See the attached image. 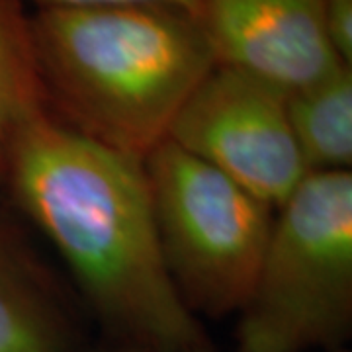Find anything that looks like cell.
<instances>
[{
  "label": "cell",
  "instance_id": "52a82bcc",
  "mask_svg": "<svg viewBox=\"0 0 352 352\" xmlns=\"http://www.w3.org/2000/svg\"><path fill=\"white\" fill-rule=\"evenodd\" d=\"M63 292L22 233L0 217V352H75Z\"/></svg>",
  "mask_w": 352,
  "mask_h": 352
},
{
  "label": "cell",
  "instance_id": "5b68a950",
  "mask_svg": "<svg viewBox=\"0 0 352 352\" xmlns=\"http://www.w3.org/2000/svg\"><path fill=\"white\" fill-rule=\"evenodd\" d=\"M166 139L270 208H280L309 175L289 127L286 94L223 65L194 90Z\"/></svg>",
  "mask_w": 352,
  "mask_h": 352
},
{
  "label": "cell",
  "instance_id": "ba28073f",
  "mask_svg": "<svg viewBox=\"0 0 352 352\" xmlns=\"http://www.w3.org/2000/svg\"><path fill=\"white\" fill-rule=\"evenodd\" d=\"M286 112L309 175L351 170L352 67L286 94Z\"/></svg>",
  "mask_w": 352,
  "mask_h": 352
},
{
  "label": "cell",
  "instance_id": "30bf717a",
  "mask_svg": "<svg viewBox=\"0 0 352 352\" xmlns=\"http://www.w3.org/2000/svg\"><path fill=\"white\" fill-rule=\"evenodd\" d=\"M321 10L331 47L352 67V0H321Z\"/></svg>",
  "mask_w": 352,
  "mask_h": 352
},
{
  "label": "cell",
  "instance_id": "3957f363",
  "mask_svg": "<svg viewBox=\"0 0 352 352\" xmlns=\"http://www.w3.org/2000/svg\"><path fill=\"white\" fill-rule=\"evenodd\" d=\"M278 210L237 352L340 351L352 331L351 170L307 175Z\"/></svg>",
  "mask_w": 352,
  "mask_h": 352
},
{
  "label": "cell",
  "instance_id": "8fae6325",
  "mask_svg": "<svg viewBox=\"0 0 352 352\" xmlns=\"http://www.w3.org/2000/svg\"><path fill=\"white\" fill-rule=\"evenodd\" d=\"M38 8H90V6H116V4H170L198 14L200 0H34Z\"/></svg>",
  "mask_w": 352,
  "mask_h": 352
},
{
  "label": "cell",
  "instance_id": "7a4b0ae2",
  "mask_svg": "<svg viewBox=\"0 0 352 352\" xmlns=\"http://www.w3.org/2000/svg\"><path fill=\"white\" fill-rule=\"evenodd\" d=\"M30 30L50 112L141 161L217 65L198 16L170 4L38 8Z\"/></svg>",
  "mask_w": 352,
  "mask_h": 352
},
{
  "label": "cell",
  "instance_id": "277c9868",
  "mask_svg": "<svg viewBox=\"0 0 352 352\" xmlns=\"http://www.w3.org/2000/svg\"><path fill=\"white\" fill-rule=\"evenodd\" d=\"M168 276L192 314H239L251 296L274 215L231 178L173 141L145 159Z\"/></svg>",
  "mask_w": 352,
  "mask_h": 352
},
{
  "label": "cell",
  "instance_id": "9c48e42d",
  "mask_svg": "<svg viewBox=\"0 0 352 352\" xmlns=\"http://www.w3.org/2000/svg\"><path fill=\"white\" fill-rule=\"evenodd\" d=\"M50 110L24 0H0V186L24 126Z\"/></svg>",
  "mask_w": 352,
  "mask_h": 352
},
{
  "label": "cell",
  "instance_id": "8992f818",
  "mask_svg": "<svg viewBox=\"0 0 352 352\" xmlns=\"http://www.w3.org/2000/svg\"><path fill=\"white\" fill-rule=\"evenodd\" d=\"M196 16L217 65L284 94L344 65L329 43L321 0H200Z\"/></svg>",
  "mask_w": 352,
  "mask_h": 352
},
{
  "label": "cell",
  "instance_id": "7c38bea8",
  "mask_svg": "<svg viewBox=\"0 0 352 352\" xmlns=\"http://www.w3.org/2000/svg\"><path fill=\"white\" fill-rule=\"evenodd\" d=\"M96 352H151V351H145V349H139V346H131V344H124V342H120L118 346L102 349V351H96Z\"/></svg>",
  "mask_w": 352,
  "mask_h": 352
},
{
  "label": "cell",
  "instance_id": "4fadbf2b",
  "mask_svg": "<svg viewBox=\"0 0 352 352\" xmlns=\"http://www.w3.org/2000/svg\"><path fill=\"white\" fill-rule=\"evenodd\" d=\"M190 352H214V349L210 346V342L206 340V342H201L200 346H196V349H192ZM335 352H349V351H344V349H340V351H335Z\"/></svg>",
  "mask_w": 352,
  "mask_h": 352
},
{
  "label": "cell",
  "instance_id": "6da1fadb",
  "mask_svg": "<svg viewBox=\"0 0 352 352\" xmlns=\"http://www.w3.org/2000/svg\"><path fill=\"white\" fill-rule=\"evenodd\" d=\"M2 186L120 342L151 352H190L206 342L164 266L145 161L45 110L14 141Z\"/></svg>",
  "mask_w": 352,
  "mask_h": 352
}]
</instances>
